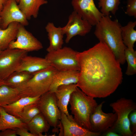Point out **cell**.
<instances>
[{
	"label": "cell",
	"instance_id": "32",
	"mask_svg": "<svg viewBox=\"0 0 136 136\" xmlns=\"http://www.w3.org/2000/svg\"><path fill=\"white\" fill-rule=\"evenodd\" d=\"M17 135L20 136H35V135L28 131L26 127L17 128L15 129Z\"/></svg>",
	"mask_w": 136,
	"mask_h": 136
},
{
	"label": "cell",
	"instance_id": "28",
	"mask_svg": "<svg viewBox=\"0 0 136 136\" xmlns=\"http://www.w3.org/2000/svg\"><path fill=\"white\" fill-rule=\"evenodd\" d=\"M37 103L29 104L23 109L18 117L23 122L27 124L36 116L41 113Z\"/></svg>",
	"mask_w": 136,
	"mask_h": 136
},
{
	"label": "cell",
	"instance_id": "31",
	"mask_svg": "<svg viewBox=\"0 0 136 136\" xmlns=\"http://www.w3.org/2000/svg\"><path fill=\"white\" fill-rule=\"evenodd\" d=\"M129 116V120L130 123L132 126L131 131L136 136V110L131 112Z\"/></svg>",
	"mask_w": 136,
	"mask_h": 136
},
{
	"label": "cell",
	"instance_id": "10",
	"mask_svg": "<svg viewBox=\"0 0 136 136\" xmlns=\"http://www.w3.org/2000/svg\"><path fill=\"white\" fill-rule=\"evenodd\" d=\"M104 103L103 101L97 105L90 119L91 131L101 134L112 127L117 119L115 113H106L103 112L102 107Z\"/></svg>",
	"mask_w": 136,
	"mask_h": 136
},
{
	"label": "cell",
	"instance_id": "9",
	"mask_svg": "<svg viewBox=\"0 0 136 136\" xmlns=\"http://www.w3.org/2000/svg\"><path fill=\"white\" fill-rule=\"evenodd\" d=\"M92 26L88 21L73 11L69 15L66 24L62 27L63 34L66 36L65 43H68L76 36H85L90 31Z\"/></svg>",
	"mask_w": 136,
	"mask_h": 136
},
{
	"label": "cell",
	"instance_id": "21",
	"mask_svg": "<svg viewBox=\"0 0 136 136\" xmlns=\"http://www.w3.org/2000/svg\"><path fill=\"white\" fill-rule=\"evenodd\" d=\"M20 127L26 128V124L19 118L8 113L2 107H0V131Z\"/></svg>",
	"mask_w": 136,
	"mask_h": 136
},
{
	"label": "cell",
	"instance_id": "29",
	"mask_svg": "<svg viewBox=\"0 0 136 136\" xmlns=\"http://www.w3.org/2000/svg\"><path fill=\"white\" fill-rule=\"evenodd\" d=\"M126 61L127 66L125 74L131 76L136 73V51L134 49H129L126 47L125 52Z\"/></svg>",
	"mask_w": 136,
	"mask_h": 136
},
{
	"label": "cell",
	"instance_id": "26",
	"mask_svg": "<svg viewBox=\"0 0 136 136\" xmlns=\"http://www.w3.org/2000/svg\"><path fill=\"white\" fill-rule=\"evenodd\" d=\"M33 74L22 71H15L4 80V84L11 87L17 88L27 82Z\"/></svg>",
	"mask_w": 136,
	"mask_h": 136
},
{
	"label": "cell",
	"instance_id": "34",
	"mask_svg": "<svg viewBox=\"0 0 136 136\" xmlns=\"http://www.w3.org/2000/svg\"><path fill=\"white\" fill-rule=\"evenodd\" d=\"M102 135L105 136H121L117 133L111 130H108L104 133Z\"/></svg>",
	"mask_w": 136,
	"mask_h": 136
},
{
	"label": "cell",
	"instance_id": "36",
	"mask_svg": "<svg viewBox=\"0 0 136 136\" xmlns=\"http://www.w3.org/2000/svg\"><path fill=\"white\" fill-rule=\"evenodd\" d=\"M4 84H5L4 80H2L0 77V86Z\"/></svg>",
	"mask_w": 136,
	"mask_h": 136
},
{
	"label": "cell",
	"instance_id": "27",
	"mask_svg": "<svg viewBox=\"0 0 136 136\" xmlns=\"http://www.w3.org/2000/svg\"><path fill=\"white\" fill-rule=\"evenodd\" d=\"M98 7L104 16H109L110 13L115 15L120 3V0H98Z\"/></svg>",
	"mask_w": 136,
	"mask_h": 136
},
{
	"label": "cell",
	"instance_id": "19",
	"mask_svg": "<svg viewBox=\"0 0 136 136\" xmlns=\"http://www.w3.org/2000/svg\"><path fill=\"white\" fill-rule=\"evenodd\" d=\"M46 0H19L18 6L28 20L38 16L40 7L47 4Z\"/></svg>",
	"mask_w": 136,
	"mask_h": 136
},
{
	"label": "cell",
	"instance_id": "39",
	"mask_svg": "<svg viewBox=\"0 0 136 136\" xmlns=\"http://www.w3.org/2000/svg\"><path fill=\"white\" fill-rule=\"evenodd\" d=\"M15 0L18 3L19 2V0Z\"/></svg>",
	"mask_w": 136,
	"mask_h": 136
},
{
	"label": "cell",
	"instance_id": "12",
	"mask_svg": "<svg viewBox=\"0 0 136 136\" xmlns=\"http://www.w3.org/2000/svg\"><path fill=\"white\" fill-rule=\"evenodd\" d=\"M15 0H7L0 13V28H6L11 23L16 22L25 26L29 24L28 19L19 8Z\"/></svg>",
	"mask_w": 136,
	"mask_h": 136
},
{
	"label": "cell",
	"instance_id": "6",
	"mask_svg": "<svg viewBox=\"0 0 136 136\" xmlns=\"http://www.w3.org/2000/svg\"><path fill=\"white\" fill-rule=\"evenodd\" d=\"M78 53L71 48L64 47L48 52L45 58L51 65L59 71H80Z\"/></svg>",
	"mask_w": 136,
	"mask_h": 136
},
{
	"label": "cell",
	"instance_id": "22",
	"mask_svg": "<svg viewBox=\"0 0 136 136\" xmlns=\"http://www.w3.org/2000/svg\"><path fill=\"white\" fill-rule=\"evenodd\" d=\"M40 97H22L3 107L8 113L18 118L20 114L24 108L29 104L37 103Z\"/></svg>",
	"mask_w": 136,
	"mask_h": 136
},
{
	"label": "cell",
	"instance_id": "30",
	"mask_svg": "<svg viewBox=\"0 0 136 136\" xmlns=\"http://www.w3.org/2000/svg\"><path fill=\"white\" fill-rule=\"evenodd\" d=\"M125 13L128 16L136 17V0H128Z\"/></svg>",
	"mask_w": 136,
	"mask_h": 136
},
{
	"label": "cell",
	"instance_id": "11",
	"mask_svg": "<svg viewBox=\"0 0 136 136\" xmlns=\"http://www.w3.org/2000/svg\"><path fill=\"white\" fill-rule=\"evenodd\" d=\"M43 47L42 43L24 26L19 23L16 40L10 43L8 48L19 49L28 52L38 51Z\"/></svg>",
	"mask_w": 136,
	"mask_h": 136
},
{
	"label": "cell",
	"instance_id": "18",
	"mask_svg": "<svg viewBox=\"0 0 136 136\" xmlns=\"http://www.w3.org/2000/svg\"><path fill=\"white\" fill-rule=\"evenodd\" d=\"M48 33L49 45L46 49L48 52L53 51L62 47L63 44V36L62 27H56L51 22H48L45 27Z\"/></svg>",
	"mask_w": 136,
	"mask_h": 136
},
{
	"label": "cell",
	"instance_id": "23",
	"mask_svg": "<svg viewBox=\"0 0 136 136\" xmlns=\"http://www.w3.org/2000/svg\"><path fill=\"white\" fill-rule=\"evenodd\" d=\"M20 98L18 88L5 84L0 86V107L8 105Z\"/></svg>",
	"mask_w": 136,
	"mask_h": 136
},
{
	"label": "cell",
	"instance_id": "37",
	"mask_svg": "<svg viewBox=\"0 0 136 136\" xmlns=\"http://www.w3.org/2000/svg\"><path fill=\"white\" fill-rule=\"evenodd\" d=\"M3 50L2 47L0 45V54L2 52V51Z\"/></svg>",
	"mask_w": 136,
	"mask_h": 136
},
{
	"label": "cell",
	"instance_id": "4",
	"mask_svg": "<svg viewBox=\"0 0 136 136\" xmlns=\"http://www.w3.org/2000/svg\"><path fill=\"white\" fill-rule=\"evenodd\" d=\"M57 71L51 66L33 73L27 82L17 88L20 98L40 96L48 91Z\"/></svg>",
	"mask_w": 136,
	"mask_h": 136
},
{
	"label": "cell",
	"instance_id": "14",
	"mask_svg": "<svg viewBox=\"0 0 136 136\" xmlns=\"http://www.w3.org/2000/svg\"><path fill=\"white\" fill-rule=\"evenodd\" d=\"M58 127L60 129L59 136H98L101 135L81 126L74 120L70 119L65 114L61 112Z\"/></svg>",
	"mask_w": 136,
	"mask_h": 136
},
{
	"label": "cell",
	"instance_id": "17",
	"mask_svg": "<svg viewBox=\"0 0 136 136\" xmlns=\"http://www.w3.org/2000/svg\"><path fill=\"white\" fill-rule=\"evenodd\" d=\"M79 71H57L53 77L49 91L54 92L60 86L76 84L79 80Z\"/></svg>",
	"mask_w": 136,
	"mask_h": 136
},
{
	"label": "cell",
	"instance_id": "13",
	"mask_svg": "<svg viewBox=\"0 0 136 136\" xmlns=\"http://www.w3.org/2000/svg\"><path fill=\"white\" fill-rule=\"evenodd\" d=\"M74 11L92 26H95L104 16L96 7L94 0H72Z\"/></svg>",
	"mask_w": 136,
	"mask_h": 136
},
{
	"label": "cell",
	"instance_id": "33",
	"mask_svg": "<svg viewBox=\"0 0 136 136\" xmlns=\"http://www.w3.org/2000/svg\"><path fill=\"white\" fill-rule=\"evenodd\" d=\"M1 136H16L17 135L15 129H9L1 132Z\"/></svg>",
	"mask_w": 136,
	"mask_h": 136
},
{
	"label": "cell",
	"instance_id": "3",
	"mask_svg": "<svg viewBox=\"0 0 136 136\" xmlns=\"http://www.w3.org/2000/svg\"><path fill=\"white\" fill-rule=\"evenodd\" d=\"M94 98L89 96L78 87L71 95L69 103L74 120L91 131V115L98 105Z\"/></svg>",
	"mask_w": 136,
	"mask_h": 136
},
{
	"label": "cell",
	"instance_id": "7",
	"mask_svg": "<svg viewBox=\"0 0 136 136\" xmlns=\"http://www.w3.org/2000/svg\"><path fill=\"white\" fill-rule=\"evenodd\" d=\"M37 103L41 113L56 131L61 118V112L54 92L48 91L45 93L40 97Z\"/></svg>",
	"mask_w": 136,
	"mask_h": 136
},
{
	"label": "cell",
	"instance_id": "40",
	"mask_svg": "<svg viewBox=\"0 0 136 136\" xmlns=\"http://www.w3.org/2000/svg\"><path fill=\"white\" fill-rule=\"evenodd\" d=\"M0 136H1V133L0 131Z\"/></svg>",
	"mask_w": 136,
	"mask_h": 136
},
{
	"label": "cell",
	"instance_id": "1",
	"mask_svg": "<svg viewBox=\"0 0 136 136\" xmlns=\"http://www.w3.org/2000/svg\"><path fill=\"white\" fill-rule=\"evenodd\" d=\"M77 57L80 69L76 85L87 95L106 97L121 83V64L105 43L99 42L88 50L78 52Z\"/></svg>",
	"mask_w": 136,
	"mask_h": 136
},
{
	"label": "cell",
	"instance_id": "8",
	"mask_svg": "<svg viewBox=\"0 0 136 136\" xmlns=\"http://www.w3.org/2000/svg\"><path fill=\"white\" fill-rule=\"evenodd\" d=\"M27 51L18 49L7 48L0 54V77L4 80L15 72Z\"/></svg>",
	"mask_w": 136,
	"mask_h": 136
},
{
	"label": "cell",
	"instance_id": "25",
	"mask_svg": "<svg viewBox=\"0 0 136 136\" xmlns=\"http://www.w3.org/2000/svg\"><path fill=\"white\" fill-rule=\"evenodd\" d=\"M136 21H130L125 25L121 27V33L123 43L126 47L133 49L134 44L136 41V30L134 28Z\"/></svg>",
	"mask_w": 136,
	"mask_h": 136
},
{
	"label": "cell",
	"instance_id": "16",
	"mask_svg": "<svg viewBox=\"0 0 136 136\" xmlns=\"http://www.w3.org/2000/svg\"><path fill=\"white\" fill-rule=\"evenodd\" d=\"M77 87L76 84L62 85L59 87L54 92L58 107L60 111L70 120H74L73 116L69 114L67 107L71 95Z\"/></svg>",
	"mask_w": 136,
	"mask_h": 136
},
{
	"label": "cell",
	"instance_id": "24",
	"mask_svg": "<svg viewBox=\"0 0 136 136\" xmlns=\"http://www.w3.org/2000/svg\"><path fill=\"white\" fill-rule=\"evenodd\" d=\"M19 24L14 22L10 24L6 29L0 28V45L3 50L7 48L10 43L16 39Z\"/></svg>",
	"mask_w": 136,
	"mask_h": 136
},
{
	"label": "cell",
	"instance_id": "15",
	"mask_svg": "<svg viewBox=\"0 0 136 136\" xmlns=\"http://www.w3.org/2000/svg\"><path fill=\"white\" fill-rule=\"evenodd\" d=\"M51 66L45 58L26 55L22 59L16 71L25 72L33 74Z\"/></svg>",
	"mask_w": 136,
	"mask_h": 136
},
{
	"label": "cell",
	"instance_id": "2",
	"mask_svg": "<svg viewBox=\"0 0 136 136\" xmlns=\"http://www.w3.org/2000/svg\"><path fill=\"white\" fill-rule=\"evenodd\" d=\"M94 33L99 42L106 44L121 64L126 62V46L122 40L121 26L117 19L112 20L109 16H104L95 25Z\"/></svg>",
	"mask_w": 136,
	"mask_h": 136
},
{
	"label": "cell",
	"instance_id": "35",
	"mask_svg": "<svg viewBox=\"0 0 136 136\" xmlns=\"http://www.w3.org/2000/svg\"><path fill=\"white\" fill-rule=\"evenodd\" d=\"M7 0H0V13Z\"/></svg>",
	"mask_w": 136,
	"mask_h": 136
},
{
	"label": "cell",
	"instance_id": "38",
	"mask_svg": "<svg viewBox=\"0 0 136 136\" xmlns=\"http://www.w3.org/2000/svg\"><path fill=\"white\" fill-rule=\"evenodd\" d=\"M1 17L0 16V26H1Z\"/></svg>",
	"mask_w": 136,
	"mask_h": 136
},
{
	"label": "cell",
	"instance_id": "20",
	"mask_svg": "<svg viewBox=\"0 0 136 136\" xmlns=\"http://www.w3.org/2000/svg\"><path fill=\"white\" fill-rule=\"evenodd\" d=\"M26 124V128L35 136H44L49 131L50 125L41 113L38 114Z\"/></svg>",
	"mask_w": 136,
	"mask_h": 136
},
{
	"label": "cell",
	"instance_id": "5",
	"mask_svg": "<svg viewBox=\"0 0 136 136\" xmlns=\"http://www.w3.org/2000/svg\"><path fill=\"white\" fill-rule=\"evenodd\" d=\"M110 106L116 114L117 119L108 130L114 131L121 136H134L130 128L129 115L136 109L135 103L131 99L121 98L111 103Z\"/></svg>",
	"mask_w": 136,
	"mask_h": 136
}]
</instances>
